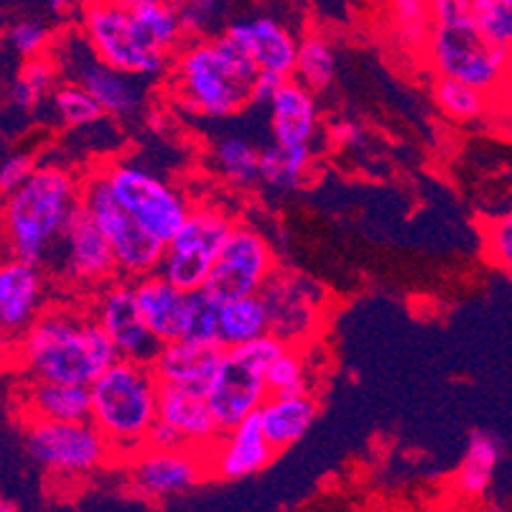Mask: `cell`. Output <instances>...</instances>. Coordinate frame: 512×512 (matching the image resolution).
<instances>
[{"mask_svg":"<svg viewBox=\"0 0 512 512\" xmlns=\"http://www.w3.org/2000/svg\"><path fill=\"white\" fill-rule=\"evenodd\" d=\"M158 421L176 428L189 449L197 451H207L222 434L202 393L171 385H158Z\"/></svg>","mask_w":512,"mask_h":512,"instance_id":"obj_24","label":"cell"},{"mask_svg":"<svg viewBox=\"0 0 512 512\" xmlns=\"http://www.w3.org/2000/svg\"><path fill=\"white\" fill-rule=\"evenodd\" d=\"M283 79L273 72H258L253 79V87H250V105H268V100L273 97V92L283 85Z\"/></svg>","mask_w":512,"mask_h":512,"instance_id":"obj_45","label":"cell"},{"mask_svg":"<svg viewBox=\"0 0 512 512\" xmlns=\"http://www.w3.org/2000/svg\"><path fill=\"white\" fill-rule=\"evenodd\" d=\"M362 138H365V130L352 120H339L337 125H332V141L337 146L355 148L357 143H362Z\"/></svg>","mask_w":512,"mask_h":512,"instance_id":"obj_46","label":"cell"},{"mask_svg":"<svg viewBox=\"0 0 512 512\" xmlns=\"http://www.w3.org/2000/svg\"><path fill=\"white\" fill-rule=\"evenodd\" d=\"M130 21L138 29L148 46L169 54L179 49L181 39H184V29H181V18L176 11L174 0H146L138 6L128 8Z\"/></svg>","mask_w":512,"mask_h":512,"instance_id":"obj_30","label":"cell"},{"mask_svg":"<svg viewBox=\"0 0 512 512\" xmlns=\"http://www.w3.org/2000/svg\"><path fill=\"white\" fill-rule=\"evenodd\" d=\"M220 36L245 54L258 72H273L286 79L293 74L299 39L276 18H237L227 23Z\"/></svg>","mask_w":512,"mask_h":512,"instance_id":"obj_18","label":"cell"},{"mask_svg":"<svg viewBox=\"0 0 512 512\" xmlns=\"http://www.w3.org/2000/svg\"><path fill=\"white\" fill-rule=\"evenodd\" d=\"M220 342H199V339H174V342L158 344L156 355L151 360V372L158 385L184 388L202 393L207 390L214 370L222 360Z\"/></svg>","mask_w":512,"mask_h":512,"instance_id":"obj_20","label":"cell"},{"mask_svg":"<svg viewBox=\"0 0 512 512\" xmlns=\"http://www.w3.org/2000/svg\"><path fill=\"white\" fill-rule=\"evenodd\" d=\"M299 85L309 92H321L332 87L337 79V51L321 34L301 36L296 44V62H293V74Z\"/></svg>","mask_w":512,"mask_h":512,"instance_id":"obj_31","label":"cell"},{"mask_svg":"<svg viewBox=\"0 0 512 512\" xmlns=\"http://www.w3.org/2000/svg\"><path fill=\"white\" fill-rule=\"evenodd\" d=\"M90 314L100 324L102 332L107 334V339L113 342L118 360L151 365L158 342L143 324L130 278H115L100 291H95Z\"/></svg>","mask_w":512,"mask_h":512,"instance_id":"obj_15","label":"cell"},{"mask_svg":"<svg viewBox=\"0 0 512 512\" xmlns=\"http://www.w3.org/2000/svg\"><path fill=\"white\" fill-rule=\"evenodd\" d=\"M271 332L268 309L260 293L220 301L217 311V342L222 347H240Z\"/></svg>","mask_w":512,"mask_h":512,"instance_id":"obj_27","label":"cell"},{"mask_svg":"<svg viewBox=\"0 0 512 512\" xmlns=\"http://www.w3.org/2000/svg\"><path fill=\"white\" fill-rule=\"evenodd\" d=\"M36 169L34 156L29 153H16V156H8L3 164H0V194L6 197V194L16 192L18 186L23 181L29 179L31 171Z\"/></svg>","mask_w":512,"mask_h":512,"instance_id":"obj_43","label":"cell"},{"mask_svg":"<svg viewBox=\"0 0 512 512\" xmlns=\"http://www.w3.org/2000/svg\"><path fill=\"white\" fill-rule=\"evenodd\" d=\"M95 3H107V0H85V6H95Z\"/></svg>","mask_w":512,"mask_h":512,"instance_id":"obj_50","label":"cell"},{"mask_svg":"<svg viewBox=\"0 0 512 512\" xmlns=\"http://www.w3.org/2000/svg\"><path fill=\"white\" fill-rule=\"evenodd\" d=\"M102 174L125 212L158 242L169 240L192 209V202L184 197L181 189L153 174L146 166L120 161V164L105 166Z\"/></svg>","mask_w":512,"mask_h":512,"instance_id":"obj_10","label":"cell"},{"mask_svg":"<svg viewBox=\"0 0 512 512\" xmlns=\"http://www.w3.org/2000/svg\"><path fill=\"white\" fill-rule=\"evenodd\" d=\"M158 418V380L141 362L115 360L90 385V421L113 459H133L146 449Z\"/></svg>","mask_w":512,"mask_h":512,"instance_id":"obj_4","label":"cell"},{"mask_svg":"<svg viewBox=\"0 0 512 512\" xmlns=\"http://www.w3.org/2000/svg\"><path fill=\"white\" fill-rule=\"evenodd\" d=\"M79 204L90 214L97 230L105 237L107 248H110L115 265H118V276L136 281V278L158 271L164 242H158L156 237L148 235L125 212L123 204L110 192L102 169L82 181V186H79Z\"/></svg>","mask_w":512,"mask_h":512,"instance_id":"obj_7","label":"cell"},{"mask_svg":"<svg viewBox=\"0 0 512 512\" xmlns=\"http://www.w3.org/2000/svg\"><path fill=\"white\" fill-rule=\"evenodd\" d=\"M283 347L286 344L268 332L253 342L227 347L222 352L220 365L204 390V400L220 431L237 426L263 406V400L268 398L265 367L276 360Z\"/></svg>","mask_w":512,"mask_h":512,"instance_id":"obj_6","label":"cell"},{"mask_svg":"<svg viewBox=\"0 0 512 512\" xmlns=\"http://www.w3.org/2000/svg\"><path fill=\"white\" fill-rule=\"evenodd\" d=\"M311 164H314V151L311 148H293V146H271L260 148L258 158V181L278 192H293L304 184L309 176Z\"/></svg>","mask_w":512,"mask_h":512,"instance_id":"obj_29","label":"cell"},{"mask_svg":"<svg viewBox=\"0 0 512 512\" xmlns=\"http://www.w3.org/2000/svg\"><path fill=\"white\" fill-rule=\"evenodd\" d=\"M235 217L217 204H194L179 230L164 242L158 271L181 291H199L207 283Z\"/></svg>","mask_w":512,"mask_h":512,"instance_id":"obj_8","label":"cell"},{"mask_svg":"<svg viewBox=\"0 0 512 512\" xmlns=\"http://www.w3.org/2000/svg\"><path fill=\"white\" fill-rule=\"evenodd\" d=\"M115 3L123 8H133V6H138V3H146V0H115Z\"/></svg>","mask_w":512,"mask_h":512,"instance_id":"obj_49","label":"cell"},{"mask_svg":"<svg viewBox=\"0 0 512 512\" xmlns=\"http://www.w3.org/2000/svg\"><path fill=\"white\" fill-rule=\"evenodd\" d=\"M72 82H77L100 105L102 113L113 115V118H130L146 102L143 79L130 77V74L102 64L92 54L90 46L82 57L72 62Z\"/></svg>","mask_w":512,"mask_h":512,"instance_id":"obj_21","label":"cell"},{"mask_svg":"<svg viewBox=\"0 0 512 512\" xmlns=\"http://www.w3.org/2000/svg\"><path fill=\"white\" fill-rule=\"evenodd\" d=\"M217 311L220 301L212 293L199 288L189 291V314H186V339H199V342H217Z\"/></svg>","mask_w":512,"mask_h":512,"instance_id":"obj_39","label":"cell"},{"mask_svg":"<svg viewBox=\"0 0 512 512\" xmlns=\"http://www.w3.org/2000/svg\"><path fill=\"white\" fill-rule=\"evenodd\" d=\"M8 44L23 59L41 57L46 46H49V29L39 21H18L8 31Z\"/></svg>","mask_w":512,"mask_h":512,"instance_id":"obj_40","label":"cell"},{"mask_svg":"<svg viewBox=\"0 0 512 512\" xmlns=\"http://www.w3.org/2000/svg\"><path fill=\"white\" fill-rule=\"evenodd\" d=\"M484 250L490 255L492 263L502 271H510L512 265V217L502 214L500 220L490 222L484 232Z\"/></svg>","mask_w":512,"mask_h":512,"instance_id":"obj_42","label":"cell"},{"mask_svg":"<svg viewBox=\"0 0 512 512\" xmlns=\"http://www.w3.org/2000/svg\"><path fill=\"white\" fill-rule=\"evenodd\" d=\"M174 6L179 11L184 36L209 39L214 36V31L222 29L232 0H174Z\"/></svg>","mask_w":512,"mask_h":512,"instance_id":"obj_38","label":"cell"},{"mask_svg":"<svg viewBox=\"0 0 512 512\" xmlns=\"http://www.w3.org/2000/svg\"><path fill=\"white\" fill-rule=\"evenodd\" d=\"M146 449L174 451V449H189V444H186V439L176 431V428H171L169 423L158 421L156 418V423H153L151 431H148Z\"/></svg>","mask_w":512,"mask_h":512,"instance_id":"obj_44","label":"cell"},{"mask_svg":"<svg viewBox=\"0 0 512 512\" xmlns=\"http://www.w3.org/2000/svg\"><path fill=\"white\" fill-rule=\"evenodd\" d=\"M54 85H57V67L51 64V59H46L44 54L34 59H26L21 74H18V79L13 82V105L34 113L36 107L49 97Z\"/></svg>","mask_w":512,"mask_h":512,"instance_id":"obj_35","label":"cell"},{"mask_svg":"<svg viewBox=\"0 0 512 512\" xmlns=\"http://www.w3.org/2000/svg\"><path fill=\"white\" fill-rule=\"evenodd\" d=\"M271 110L273 143L293 148H311L319 133V105L314 92L299 85L296 79H283V85L268 100Z\"/></svg>","mask_w":512,"mask_h":512,"instance_id":"obj_23","label":"cell"},{"mask_svg":"<svg viewBox=\"0 0 512 512\" xmlns=\"http://www.w3.org/2000/svg\"><path fill=\"white\" fill-rule=\"evenodd\" d=\"M434 100L441 113L454 123H477L490 113V95L449 77L436 79Z\"/></svg>","mask_w":512,"mask_h":512,"instance_id":"obj_33","label":"cell"},{"mask_svg":"<svg viewBox=\"0 0 512 512\" xmlns=\"http://www.w3.org/2000/svg\"><path fill=\"white\" fill-rule=\"evenodd\" d=\"M11 352L29 380L87 388L118 360L113 342L92 314L67 306H46Z\"/></svg>","mask_w":512,"mask_h":512,"instance_id":"obj_1","label":"cell"},{"mask_svg":"<svg viewBox=\"0 0 512 512\" xmlns=\"http://www.w3.org/2000/svg\"><path fill=\"white\" fill-rule=\"evenodd\" d=\"M82 181L64 166H36L31 176L6 194L0 209V240L6 255L44 265L69 214L79 207Z\"/></svg>","mask_w":512,"mask_h":512,"instance_id":"obj_2","label":"cell"},{"mask_svg":"<svg viewBox=\"0 0 512 512\" xmlns=\"http://www.w3.org/2000/svg\"><path fill=\"white\" fill-rule=\"evenodd\" d=\"M258 158L260 148L242 136H225L212 148L214 169L225 184L235 189H250L258 184Z\"/></svg>","mask_w":512,"mask_h":512,"instance_id":"obj_32","label":"cell"},{"mask_svg":"<svg viewBox=\"0 0 512 512\" xmlns=\"http://www.w3.org/2000/svg\"><path fill=\"white\" fill-rule=\"evenodd\" d=\"M51 107L64 128H87L105 118L95 100L87 95L77 82H64V85L51 90Z\"/></svg>","mask_w":512,"mask_h":512,"instance_id":"obj_37","label":"cell"},{"mask_svg":"<svg viewBox=\"0 0 512 512\" xmlns=\"http://www.w3.org/2000/svg\"><path fill=\"white\" fill-rule=\"evenodd\" d=\"M136 304L158 344L174 342L186 334V314H189V291H181L166 281L161 273H148L133 281Z\"/></svg>","mask_w":512,"mask_h":512,"instance_id":"obj_22","label":"cell"},{"mask_svg":"<svg viewBox=\"0 0 512 512\" xmlns=\"http://www.w3.org/2000/svg\"><path fill=\"white\" fill-rule=\"evenodd\" d=\"M204 479H209L207 456L197 449H143L130 464V487L151 502L184 495Z\"/></svg>","mask_w":512,"mask_h":512,"instance_id":"obj_16","label":"cell"},{"mask_svg":"<svg viewBox=\"0 0 512 512\" xmlns=\"http://www.w3.org/2000/svg\"><path fill=\"white\" fill-rule=\"evenodd\" d=\"M204 456H207L209 477L232 482V479L253 477L260 469L268 467L276 456V449L268 444L258 416L253 413L237 426L222 431L217 441L204 451Z\"/></svg>","mask_w":512,"mask_h":512,"instance_id":"obj_19","label":"cell"},{"mask_svg":"<svg viewBox=\"0 0 512 512\" xmlns=\"http://www.w3.org/2000/svg\"><path fill=\"white\" fill-rule=\"evenodd\" d=\"M258 69L222 36L194 39L179 51L171 72L176 100L189 113L225 120L250 105V87Z\"/></svg>","mask_w":512,"mask_h":512,"instance_id":"obj_3","label":"cell"},{"mask_svg":"<svg viewBox=\"0 0 512 512\" xmlns=\"http://www.w3.org/2000/svg\"><path fill=\"white\" fill-rule=\"evenodd\" d=\"M265 385H268V395L311 393V370L304 347L286 344L276 360L265 367Z\"/></svg>","mask_w":512,"mask_h":512,"instance_id":"obj_34","label":"cell"},{"mask_svg":"<svg viewBox=\"0 0 512 512\" xmlns=\"http://www.w3.org/2000/svg\"><path fill=\"white\" fill-rule=\"evenodd\" d=\"M44 265H49L59 281L77 291L95 293L118 278L113 253L82 204L69 214L67 225L59 232Z\"/></svg>","mask_w":512,"mask_h":512,"instance_id":"obj_12","label":"cell"},{"mask_svg":"<svg viewBox=\"0 0 512 512\" xmlns=\"http://www.w3.org/2000/svg\"><path fill=\"white\" fill-rule=\"evenodd\" d=\"M479 36L497 49L510 51L512 0H464Z\"/></svg>","mask_w":512,"mask_h":512,"instance_id":"obj_36","label":"cell"},{"mask_svg":"<svg viewBox=\"0 0 512 512\" xmlns=\"http://www.w3.org/2000/svg\"><path fill=\"white\" fill-rule=\"evenodd\" d=\"M0 512H16V507H13L11 500H6V497H0Z\"/></svg>","mask_w":512,"mask_h":512,"instance_id":"obj_48","label":"cell"},{"mask_svg":"<svg viewBox=\"0 0 512 512\" xmlns=\"http://www.w3.org/2000/svg\"><path fill=\"white\" fill-rule=\"evenodd\" d=\"M74 3H77V0H49V11L57 13V16H64V13L72 11Z\"/></svg>","mask_w":512,"mask_h":512,"instance_id":"obj_47","label":"cell"},{"mask_svg":"<svg viewBox=\"0 0 512 512\" xmlns=\"http://www.w3.org/2000/svg\"><path fill=\"white\" fill-rule=\"evenodd\" d=\"M319 413V403L311 393L296 395H268L263 406L255 411L265 439L276 451L288 449L299 439H304L306 431L314 423Z\"/></svg>","mask_w":512,"mask_h":512,"instance_id":"obj_25","label":"cell"},{"mask_svg":"<svg viewBox=\"0 0 512 512\" xmlns=\"http://www.w3.org/2000/svg\"><path fill=\"white\" fill-rule=\"evenodd\" d=\"M276 268V253L268 237L250 222L235 220L214 258L204 291L212 293L217 301L260 293Z\"/></svg>","mask_w":512,"mask_h":512,"instance_id":"obj_11","label":"cell"},{"mask_svg":"<svg viewBox=\"0 0 512 512\" xmlns=\"http://www.w3.org/2000/svg\"><path fill=\"white\" fill-rule=\"evenodd\" d=\"M268 309L271 334H276L283 344H299L316 332V321L321 316L324 291L314 278L304 273L278 271L268 278L260 291Z\"/></svg>","mask_w":512,"mask_h":512,"instance_id":"obj_14","label":"cell"},{"mask_svg":"<svg viewBox=\"0 0 512 512\" xmlns=\"http://www.w3.org/2000/svg\"><path fill=\"white\" fill-rule=\"evenodd\" d=\"M82 34L90 51L107 67L138 77L143 82L158 79L169 69L171 57L143 41L130 21L128 8L115 0L87 6L82 13Z\"/></svg>","mask_w":512,"mask_h":512,"instance_id":"obj_9","label":"cell"},{"mask_svg":"<svg viewBox=\"0 0 512 512\" xmlns=\"http://www.w3.org/2000/svg\"><path fill=\"white\" fill-rule=\"evenodd\" d=\"M502 459V441L492 431L477 428L469 436L467 454H464L462 469L456 477V487L464 497H482L490 490L497 467Z\"/></svg>","mask_w":512,"mask_h":512,"instance_id":"obj_28","label":"cell"},{"mask_svg":"<svg viewBox=\"0 0 512 512\" xmlns=\"http://www.w3.org/2000/svg\"><path fill=\"white\" fill-rule=\"evenodd\" d=\"M390 3H393L395 18H398L400 36L408 41L421 39L431 21L428 0H390Z\"/></svg>","mask_w":512,"mask_h":512,"instance_id":"obj_41","label":"cell"},{"mask_svg":"<svg viewBox=\"0 0 512 512\" xmlns=\"http://www.w3.org/2000/svg\"><path fill=\"white\" fill-rule=\"evenodd\" d=\"M23 403L39 421H90V388L87 385L31 380Z\"/></svg>","mask_w":512,"mask_h":512,"instance_id":"obj_26","label":"cell"},{"mask_svg":"<svg viewBox=\"0 0 512 512\" xmlns=\"http://www.w3.org/2000/svg\"><path fill=\"white\" fill-rule=\"evenodd\" d=\"M44 309L46 278L41 265L11 255L0 260V352L13 349Z\"/></svg>","mask_w":512,"mask_h":512,"instance_id":"obj_17","label":"cell"},{"mask_svg":"<svg viewBox=\"0 0 512 512\" xmlns=\"http://www.w3.org/2000/svg\"><path fill=\"white\" fill-rule=\"evenodd\" d=\"M428 57L439 77L456 79L484 95H495L510 72V51L479 36L464 0H428Z\"/></svg>","mask_w":512,"mask_h":512,"instance_id":"obj_5","label":"cell"},{"mask_svg":"<svg viewBox=\"0 0 512 512\" xmlns=\"http://www.w3.org/2000/svg\"><path fill=\"white\" fill-rule=\"evenodd\" d=\"M26 446L36 464L59 477H82L105 467L113 454L92 421H39L31 418Z\"/></svg>","mask_w":512,"mask_h":512,"instance_id":"obj_13","label":"cell"}]
</instances>
